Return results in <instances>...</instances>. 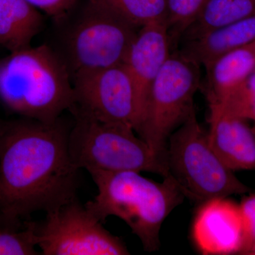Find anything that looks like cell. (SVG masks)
Masks as SVG:
<instances>
[{
	"instance_id": "6da1fadb",
	"label": "cell",
	"mask_w": 255,
	"mask_h": 255,
	"mask_svg": "<svg viewBox=\"0 0 255 255\" xmlns=\"http://www.w3.org/2000/svg\"><path fill=\"white\" fill-rule=\"evenodd\" d=\"M70 128L21 118L0 122V212L25 220L77 198L80 169L69 152Z\"/></svg>"
},
{
	"instance_id": "7a4b0ae2",
	"label": "cell",
	"mask_w": 255,
	"mask_h": 255,
	"mask_svg": "<svg viewBox=\"0 0 255 255\" xmlns=\"http://www.w3.org/2000/svg\"><path fill=\"white\" fill-rule=\"evenodd\" d=\"M0 102L22 118L53 123L75 105L71 75L46 43L0 58Z\"/></svg>"
},
{
	"instance_id": "3957f363",
	"label": "cell",
	"mask_w": 255,
	"mask_h": 255,
	"mask_svg": "<svg viewBox=\"0 0 255 255\" xmlns=\"http://www.w3.org/2000/svg\"><path fill=\"white\" fill-rule=\"evenodd\" d=\"M89 173L98 194L85 204L88 211L103 224L110 216L122 219L145 251H157L162 223L185 197L174 178L157 182L134 171Z\"/></svg>"
},
{
	"instance_id": "277c9868",
	"label": "cell",
	"mask_w": 255,
	"mask_h": 255,
	"mask_svg": "<svg viewBox=\"0 0 255 255\" xmlns=\"http://www.w3.org/2000/svg\"><path fill=\"white\" fill-rule=\"evenodd\" d=\"M75 17L57 20L58 47L53 48L69 73L122 65L139 28L128 23L96 0H87Z\"/></svg>"
},
{
	"instance_id": "5b68a950",
	"label": "cell",
	"mask_w": 255,
	"mask_h": 255,
	"mask_svg": "<svg viewBox=\"0 0 255 255\" xmlns=\"http://www.w3.org/2000/svg\"><path fill=\"white\" fill-rule=\"evenodd\" d=\"M72 114L75 122L69 132V152L78 169L88 172L134 171L169 175L167 159L137 137L131 127Z\"/></svg>"
},
{
	"instance_id": "8992f818",
	"label": "cell",
	"mask_w": 255,
	"mask_h": 255,
	"mask_svg": "<svg viewBox=\"0 0 255 255\" xmlns=\"http://www.w3.org/2000/svg\"><path fill=\"white\" fill-rule=\"evenodd\" d=\"M166 157L169 175L191 200L204 203L250 191L211 147L195 111L169 137Z\"/></svg>"
},
{
	"instance_id": "52a82bcc",
	"label": "cell",
	"mask_w": 255,
	"mask_h": 255,
	"mask_svg": "<svg viewBox=\"0 0 255 255\" xmlns=\"http://www.w3.org/2000/svg\"><path fill=\"white\" fill-rule=\"evenodd\" d=\"M199 68L180 52H174L151 86L135 132L166 159L169 137L195 111L193 101L200 82Z\"/></svg>"
},
{
	"instance_id": "ba28073f",
	"label": "cell",
	"mask_w": 255,
	"mask_h": 255,
	"mask_svg": "<svg viewBox=\"0 0 255 255\" xmlns=\"http://www.w3.org/2000/svg\"><path fill=\"white\" fill-rule=\"evenodd\" d=\"M35 236L43 255L130 254L124 241L109 232L78 197L35 222Z\"/></svg>"
},
{
	"instance_id": "9c48e42d",
	"label": "cell",
	"mask_w": 255,
	"mask_h": 255,
	"mask_svg": "<svg viewBox=\"0 0 255 255\" xmlns=\"http://www.w3.org/2000/svg\"><path fill=\"white\" fill-rule=\"evenodd\" d=\"M75 105L70 110L135 131L139 116L133 83L125 65L82 72L72 78Z\"/></svg>"
},
{
	"instance_id": "30bf717a",
	"label": "cell",
	"mask_w": 255,
	"mask_h": 255,
	"mask_svg": "<svg viewBox=\"0 0 255 255\" xmlns=\"http://www.w3.org/2000/svg\"><path fill=\"white\" fill-rule=\"evenodd\" d=\"M170 50L166 21L150 23L139 28L129 48L124 65L135 90L139 116L137 127L143 115L151 86L171 55Z\"/></svg>"
},
{
	"instance_id": "8fae6325",
	"label": "cell",
	"mask_w": 255,
	"mask_h": 255,
	"mask_svg": "<svg viewBox=\"0 0 255 255\" xmlns=\"http://www.w3.org/2000/svg\"><path fill=\"white\" fill-rule=\"evenodd\" d=\"M192 236L203 254L241 253L243 228L240 206L227 197L203 203L194 219Z\"/></svg>"
},
{
	"instance_id": "7c38bea8",
	"label": "cell",
	"mask_w": 255,
	"mask_h": 255,
	"mask_svg": "<svg viewBox=\"0 0 255 255\" xmlns=\"http://www.w3.org/2000/svg\"><path fill=\"white\" fill-rule=\"evenodd\" d=\"M211 147L232 170H255V136L246 119L224 106L209 104Z\"/></svg>"
},
{
	"instance_id": "4fadbf2b",
	"label": "cell",
	"mask_w": 255,
	"mask_h": 255,
	"mask_svg": "<svg viewBox=\"0 0 255 255\" xmlns=\"http://www.w3.org/2000/svg\"><path fill=\"white\" fill-rule=\"evenodd\" d=\"M255 41V14L183 42L179 52L199 66L207 68L219 57Z\"/></svg>"
},
{
	"instance_id": "5bb4252c",
	"label": "cell",
	"mask_w": 255,
	"mask_h": 255,
	"mask_svg": "<svg viewBox=\"0 0 255 255\" xmlns=\"http://www.w3.org/2000/svg\"><path fill=\"white\" fill-rule=\"evenodd\" d=\"M209 104H224L255 72L253 43L228 52L206 68Z\"/></svg>"
},
{
	"instance_id": "9a60e30c",
	"label": "cell",
	"mask_w": 255,
	"mask_h": 255,
	"mask_svg": "<svg viewBox=\"0 0 255 255\" xmlns=\"http://www.w3.org/2000/svg\"><path fill=\"white\" fill-rule=\"evenodd\" d=\"M43 16L26 0H0V45L11 52L31 47Z\"/></svg>"
},
{
	"instance_id": "2e32d148",
	"label": "cell",
	"mask_w": 255,
	"mask_h": 255,
	"mask_svg": "<svg viewBox=\"0 0 255 255\" xmlns=\"http://www.w3.org/2000/svg\"><path fill=\"white\" fill-rule=\"evenodd\" d=\"M254 14L255 0H208L179 42L191 41Z\"/></svg>"
},
{
	"instance_id": "e0dca14e",
	"label": "cell",
	"mask_w": 255,
	"mask_h": 255,
	"mask_svg": "<svg viewBox=\"0 0 255 255\" xmlns=\"http://www.w3.org/2000/svg\"><path fill=\"white\" fill-rule=\"evenodd\" d=\"M137 28L167 21V0H96Z\"/></svg>"
},
{
	"instance_id": "ac0fdd59",
	"label": "cell",
	"mask_w": 255,
	"mask_h": 255,
	"mask_svg": "<svg viewBox=\"0 0 255 255\" xmlns=\"http://www.w3.org/2000/svg\"><path fill=\"white\" fill-rule=\"evenodd\" d=\"M36 248L35 222L10 219L0 212V255H41Z\"/></svg>"
},
{
	"instance_id": "d6986e66",
	"label": "cell",
	"mask_w": 255,
	"mask_h": 255,
	"mask_svg": "<svg viewBox=\"0 0 255 255\" xmlns=\"http://www.w3.org/2000/svg\"><path fill=\"white\" fill-rule=\"evenodd\" d=\"M208 0H167V24L171 48L180 41Z\"/></svg>"
},
{
	"instance_id": "ffe728a7",
	"label": "cell",
	"mask_w": 255,
	"mask_h": 255,
	"mask_svg": "<svg viewBox=\"0 0 255 255\" xmlns=\"http://www.w3.org/2000/svg\"><path fill=\"white\" fill-rule=\"evenodd\" d=\"M219 105L241 118L253 120L255 113V72L226 103Z\"/></svg>"
},
{
	"instance_id": "44dd1931",
	"label": "cell",
	"mask_w": 255,
	"mask_h": 255,
	"mask_svg": "<svg viewBox=\"0 0 255 255\" xmlns=\"http://www.w3.org/2000/svg\"><path fill=\"white\" fill-rule=\"evenodd\" d=\"M243 228L241 254L248 255L255 244V195L246 196L240 204Z\"/></svg>"
},
{
	"instance_id": "7402d4cb",
	"label": "cell",
	"mask_w": 255,
	"mask_h": 255,
	"mask_svg": "<svg viewBox=\"0 0 255 255\" xmlns=\"http://www.w3.org/2000/svg\"><path fill=\"white\" fill-rule=\"evenodd\" d=\"M38 10L54 18L55 21L65 16L75 7L78 0H26Z\"/></svg>"
},
{
	"instance_id": "603a6c76",
	"label": "cell",
	"mask_w": 255,
	"mask_h": 255,
	"mask_svg": "<svg viewBox=\"0 0 255 255\" xmlns=\"http://www.w3.org/2000/svg\"><path fill=\"white\" fill-rule=\"evenodd\" d=\"M248 255H255V244L252 247L251 249L248 252Z\"/></svg>"
},
{
	"instance_id": "cb8c5ba5",
	"label": "cell",
	"mask_w": 255,
	"mask_h": 255,
	"mask_svg": "<svg viewBox=\"0 0 255 255\" xmlns=\"http://www.w3.org/2000/svg\"><path fill=\"white\" fill-rule=\"evenodd\" d=\"M252 129H253V132H254L255 136V125L254 126V127L252 128Z\"/></svg>"
},
{
	"instance_id": "d4e9b609",
	"label": "cell",
	"mask_w": 255,
	"mask_h": 255,
	"mask_svg": "<svg viewBox=\"0 0 255 255\" xmlns=\"http://www.w3.org/2000/svg\"><path fill=\"white\" fill-rule=\"evenodd\" d=\"M253 120L255 121V113L254 114V117H253Z\"/></svg>"
},
{
	"instance_id": "484cf974",
	"label": "cell",
	"mask_w": 255,
	"mask_h": 255,
	"mask_svg": "<svg viewBox=\"0 0 255 255\" xmlns=\"http://www.w3.org/2000/svg\"><path fill=\"white\" fill-rule=\"evenodd\" d=\"M253 45H254V46L255 47V41L254 42H253Z\"/></svg>"
}]
</instances>
